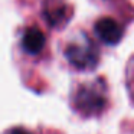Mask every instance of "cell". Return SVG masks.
Here are the masks:
<instances>
[{
    "label": "cell",
    "instance_id": "277c9868",
    "mask_svg": "<svg viewBox=\"0 0 134 134\" xmlns=\"http://www.w3.org/2000/svg\"><path fill=\"white\" fill-rule=\"evenodd\" d=\"M22 45H23L25 51L27 53L36 55L39 53L45 46V36L41 29L38 27H29L25 30L23 39H22Z\"/></svg>",
    "mask_w": 134,
    "mask_h": 134
},
{
    "label": "cell",
    "instance_id": "6da1fadb",
    "mask_svg": "<svg viewBox=\"0 0 134 134\" xmlns=\"http://www.w3.org/2000/svg\"><path fill=\"white\" fill-rule=\"evenodd\" d=\"M65 56L78 69H92L98 62L97 49L87 38H82V42L78 41L68 45Z\"/></svg>",
    "mask_w": 134,
    "mask_h": 134
},
{
    "label": "cell",
    "instance_id": "3957f363",
    "mask_svg": "<svg viewBox=\"0 0 134 134\" xmlns=\"http://www.w3.org/2000/svg\"><path fill=\"white\" fill-rule=\"evenodd\" d=\"M95 33L104 43L115 45L122 38V27L111 18H102L95 23Z\"/></svg>",
    "mask_w": 134,
    "mask_h": 134
},
{
    "label": "cell",
    "instance_id": "5b68a950",
    "mask_svg": "<svg viewBox=\"0 0 134 134\" xmlns=\"http://www.w3.org/2000/svg\"><path fill=\"white\" fill-rule=\"evenodd\" d=\"M9 134H30V133L27 130H25V128H13Z\"/></svg>",
    "mask_w": 134,
    "mask_h": 134
},
{
    "label": "cell",
    "instance_id": "7a4b0ae2",
    "mask_svg": "<svg viewBox=\"0 0 134 134\" xmlns=\"http://www.w3.org/2000/svg\"><path fill=\"white\" fill-rule=\"evenodd\" d=\"M75 102L79 113H84L87 115L97 114L104 108L105 98L92 87H82L75 97Z\"/></svg>",
    "mask_w": 134,
    "mask_h": 134
}]
</instances>
